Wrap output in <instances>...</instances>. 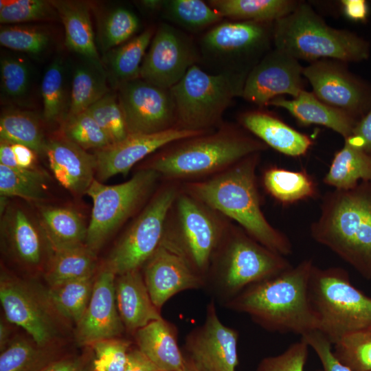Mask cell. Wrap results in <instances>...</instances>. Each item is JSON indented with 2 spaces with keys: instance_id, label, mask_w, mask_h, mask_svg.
<instances>
[{
  "instance_id": "obj_1",
  "label": "cell",
  "mask_w": 371,
  "mask_h": 371,
  "mask_svg": "<svg viewBox=\"0 0 371 371\" xmlns=\"http://www.w3.org/2000/svg\"><path fill=\"white\" fill-rule=\"evenodd\" d=\"M313 267L311 260H304L277 276L249 286L225 306L248 315L270 332L302 337L318 330L309 295Z\"/></svg>"
},
{
  "instance_id": "obj_2",
  "label": "cell",
  "mask_w": 371,
  "mask_h": 371,
  "mask_svg": "<svg viewBox=\"0 0 371 371\" xmlns=\"http://www.w3.org/2000/svg\"><path fill=\"white\" fill-rule=\"evenodd\" d=\"M313 238L371 280V181L348 190L327 192Z\"/></svg>"
},
{
  "instance_id": "obj_3",
  "label": "cell",
  "mask_w": 371,
  "mask_h": 371,
  "mask_svg": "<svg viewBox=\"0 0 371 371\" xmlns=\"http://www.w3.org/2000/svg\"><path fill=\"white\" fill-rule=\"evenodd\" d=\"M258 157L259 153L252 154L190 190L201 201L236 221L256 241L286 256L292 253L291 241L269 224L260 209L255 177Z\"/></svg>"
},
{
  "instance_id": "obj_4",
  "label": "cell",
  "mask_w": 371,
  "mask_h": 371,
  "mask_svg": "<svg viewBox=\"0 0 371 371\" xmlns=\"http://www.w3.org/2000/svg\"><path fill=\"white\" fill-rule=\"evenodd\" d=\"M273 45L309 63L322 59L359 62L370 54L366 40L350 31L330 27L304 1L274 22Z\"/></svg>"
},
{
  "instance_id": "obj_5",
  "label": "cell",
  "mask_w": 371,
  "mask_h": 371,
  "mask_svg": "<svg viewBox=\"0 0 371 371\" xmlns=\"http://www.w3.org/2000/svg\"><path fill=\"white\" fill-rule=\"evenodd\" d=\"M159 155L150 168L169 177L201 175L232 166L267 146L235 128H222L177 142Z\"/></svg>"
},
{
  "instance_id": "obj_6",
  "label": "cell",
  "mask_w": 371,
  "mask_h": 371,
  "mask_svg": "<svg viewBox=\"0 0 371 371\" xmlns=\"http://www.w3.org/2000/svg\"><path fill=\"white\" fill-rule=\"evenodd\" d=\"M247 73L225 71L210 74L196 64L170 89L176 127L210 131L221 120L234 99L241 97Z\"/></svg>"
},
{
  "instance_id": "obj_7",
  "label": "cell",
  "mask_w": 371,
  "mask_h": 371,
  "mask_svg": "<svg viewBox=\"0 0 371 371\" xmlns=\"http://www.w3.org/2000/svg\"><path fill=\"white\" fill-rule=\"evenodd\" d=\"M309 295L318 330L333 345L348 334L371 327V297L353 286L344 269L314 265Z\"/></svg>"
},
{
  "instance_id": "obj_8",
  "label": "cell",
  "mask_w": 371,
  "mask_h": 371,
  "mask_svg": "<svg viewBox=\"0 0 371 371\" xmlns=\"http://www.w3.org/2000/svg\"><path fill=\"white\" fill-rule=\"evenodd\" d=\"M291 267L285 256L271 251L249 236L237 233L226 243L219 267L206 278L205 287L208 286L226 303L249 286Z\"/></svg>"
},
{
  "instance_id": "obj_9",
  "label": "cell",
  "mask_w": 371,
  "mask_h": 371,
  "mask_svg": "<svg viewBox=\"0 0 371 371\" xmlns=\"http://www.w3.org/2000/svg\"><path fill=\"white\" fill-rule=\"evenodd\" d=\"M274 22L227 21L212 26L200 41L204 58L222 71L249 73L271 49Z\"/></svg>"
},
{
  "instance_id": "obj_10",
  "label": "cell",
  "mask_w": 371,
  "mask_h": 371,
  "mask_svg": "<svg viewBox=\"0 0 371 371\" xmlns=\"http://www.w3.org/2000/svg\"><path fill=\"white\" fill-rule=\"evenodd\" d=\"M159 175L149 168L116 185H104L96 179L93 181L86 192L93 201L85 243L90 249L97 253L145 199Z\"/></svg>"
},
{
  "instance_id": "obj_11",
  "label": "cell",
  "mask_w": 371,
  "mask_h": 371,
  "mask_svg": "<svg viewBox=\"0 0 371 371\" xmlns=\"http://www.w3.org/2000/svg\"><path fill=\"white\" fill-rule=\"evenodd\" d=\"M0 301L6 320L25 330L40 346H51L65 323L51 306L45 289L5 272L0 277Z\"/></svg>"
},
{
  "instance_id": "obj_12",
  "label": "cell",
  "mask_w": 371,
  "mask_h": 371,
  "mask_svg": "<svg viewBox=\"0 0 371 371\" xmlns=\"http://www.w3.org/2000/svg\"><path fill=\"white\" fill-rule=\"evenodd\" d=\"M175 197L173 188L161 191L120 238L105 262L116 276L139 269L157 249Z\"/></svg>"
},
{
  "instance_id": "obj_13",
  "label": "cell",
  "mask_w": 371,
  "mask_h": 371,
  "mask_svg": "<svg viewBox=\"0 0 371 371\" xmlns=\"http://www.w3.org/2000/svg\"><path fill=\"white\" fill-rule=\"evenodd\" d=\"M333 59L310 63L303 69L314 95L323 102L359 120L371 107V87Z\"/></svg>"
},
{
  "instance_id": "obj_14",
  "label": "cell",
  "mask_w": 371,
  "mask_h": 371,
  "mask_svg": "<svg viewBox=\"0 0 371 371\" xmlns=\"http://www.w3.org/2000/svg\"><path fill=\"white\" fill-rule=\"evenodd\" d=\"M198 54L190 38L177 27L161 23L144 58L139 78L170 89L196 64Z\"/></svg>"
},
{
  "instance_id": "obj_15",
  "label": "cell",
  "mask_w": 371,
  "mask_h": 371,
  "mask_svg": "<svg viewBox=\"0 0 371 371\" xmlns=\"http://www.w3.org/2000/svg\"><path fill=\"white\" fill-rule=\"evenodd\" d=\"M118 90L128 135L154 133L175 126L170 89L137 78L121 85Z\"/></svg>"
},
{
  "instance_id": "obj_16",
  "label": "cell",
  "mask_w": 371,
  "mask_h": 371,
  "mask_svg": "<svg viewBox=\"0 0 371 371\" xmlns=\"http://www.w3.org/2000/svg\"><path fill=\"white\" fill-rule=\"evenodd\" d=\"M238 337V330L221 322L212 300L203 323L186 337L185 357L199 371H236Z\"/></svg>"
},
{
  "instance_id": "obj_17",
  "label": "cell",
  "mask_w": 371,
  "mask_h": 371,
  "mask_svg": "<svg viewBox=\"0 0 371 371\" xmlns=\"http://www.w3.org/2000/svg\"><path fill=\"white\" fill-rule=\"evenodd\" d=\"M144 265L146 286L153 304L160 311L178 293L205 286L204 278L168 235L165 234L157 249Z\"/></svg>"
},
{
  "instance_id": "obj_18",
  "label": "cell",
  "mask_w": 371,
  "mask_h": 371,
  "mask_svg": "<svg viewBox=\"0 0 371 371\" xmlns=\"http://www.w3.org/2000/svg\"><path fill=\"white\" fill-rule=\"evenodd\" d=\"M304 67L285 52L271 49L248 73L241 97L260 107L277 97H297L304 90Z\"/></svg>"
},
{
  "instance_id": "obj_19",
  "label": "cell",
  "mask_w": 371,
  "mask_h": 371,
  "mask_svg": "<svg viewBox=\"0 0 371 371\" xmlns=\"http://www.w3.org/2000/svg\"><path fill=\"white\" fill-rule=\"evenodd\" d=\"M115 277L106 262L96 272L88 306L76 325L79 344L90 346L98 341L120 337L125 330L116 304Z\"/></svg>"
},
{
  "instance_id": "obj_20",
  "label": "cell",
  "mask_w": 371,
  "mask_h": 371,
  "mask_svg": "<svg viewBox=\"0 0 371 371\" xmlns=\"http://www.w3.org/2000/svg\"><path fill=\"white\" fill-rule=\"evenodd\" d=\"M210 131H190L172 127L149 134H129L122 141L97 150L95 155L98 181L126 174L139 161L153 152L183 139Z\"/></svg>"
},
{
  "instance_id": "obj_21",
  "label": "cell",
  "mask_w": 371,
  "mask_h": 371,
  "mask_svg": "<svg viewBox=\"0 0 371 371\" xmlns=\"http://www.w3.org/2000/svg\"><path fill=\"white\" fill-rule=\"evenodd\" d=\"M177 208L181 238H171L205 281L212 256L220 240L219 231L206 212L189 196H181Z\"/></svg>"
},
{
  "instance_id": "obj_22",
  "label": "cell",
  "mask_w": 371,
  "mask_h": 371,
  "mask_svg": "<svg viewBox=\"0 0 371 371\" xmlns=\"http://www.w3.org/2000/svg\"><path fill=\"white\" fill-rule=\"evenodd\" d=\"M1 231L13 257L25 267L44 269L52 253L41 227L20 207L6 208Z\"/></svg>"
},
{
  "instance_id": "obj_23",
  "label": "cell",
  "mask_w": 371,
  "mask_h": 371,
  "mask_svg": "<svg viewBox=\"0 0 371 371\" xmlns=\"http://www.w3.org/2000/svg\"><path fill=\"white\" fill-rule=\"evenodd\" d=\"M44 153L54 177L63 188L76 195L86 194L95 179V155L65 136L47 142Z\"/></svg>"
},
{
  "instance_id": "obj_24",
  "label": "cell",
  "mask_w": 371,
  "mask_h": 371,
  "mask_svg": "<svg viewBox=\"0 0 371 371\" xmlns=\"http://www.w3.org/2000/svg\"><path fill=\"white\" fill-rule=\"evenodd\" d=\"M115 300L125 330L135 334L150 322L161 319V311L153 304L143 275L136 269L116 276Z\"/></svg>"
},
{
  "instance_id": "obj_25",
  "label": "cell",
  "mask_w": 371,
  "mask_h": 371,
  "mask_svg": "<svg viewBox=\"0 0 371 371\" xmlns=\"http://www.w3.org/2000/svg\"><path fill=\"white\" fill-rule=\"evenodd\" d=\"M240 124L258 139L284 155L299 157L307 153L312 140L273 115L260 110L242 113Z\"/></svg>"
},
{
  "instance_id": "obj_26",
  "label": "cell",
  "mask_w": 371,
  "mask_h": 371,
  "mask_svg": "<svg viewBox=\"0 0 371 371\" xmlns=\"http://www.w3.org/2000/svg\"><path fill=\"white\" fill-rule=\"evenodd\" d=\"M177 334L175 325L161 317L137 330L134 336L137 348L159 371H183L186 357Z\"/></svg>"
},
{
  "instance_id": "obj_27",
  "label": "cell",
  "mask_w": 371,
  "mask_h": 371,
  "mask_svg": "<svg viewBox=\"0 0 371 371\" xmlns=\"http://www.w3.org/2000/svg\"><path fill=\"white\" fill-rule=\"evenodd\" d=\"M269 105L286 110L303 125L326 126L341 135L344 139L352 134L359 121L323 102L313 92L305 89L297 97L290 100L282 96L273 98Z\"/></svg>"
},
{
  "instance_id": "obj_28",
  "label": "cell",
  "mask_w": 371,
  "mask_h": 371,
  "mask_svg": "<svg viewBox=\"0 0 371 371\" xmlns=\"http://www.w3.org/2000/svg\"><path fill=\"white\" fill-rule=\"evenodd\" d=\"M65 32V45L85 60L102 67L95 43L89 9L77 1H52Z\"/></svg>"
},
{
  "instance_id": "obj_29",
  "label": "cell",
  "mask_w": 371,
  "mask_h": 371,
  "mask_svg": "<svg viewBox=\"0 0 371 371\" xmlns=\"http://www.w3.org/2000/svg\"><path fill=\"white\" fill-rule=\"evenodd\" d=\"M39 224L53 251L86 243L87 226L75 210L64 207L42 206Z\"/></svg>"
},
{
  "instance_id": "obj_30",
  "label": "cell",
  "mask_w": 371,
  "mask_h": 371,
  "mask_svg": "<svg viewBox=\"0 0 371 371\" xmlns=\"http://www.w3.org/2000/svg\"><path fill=\"white\" fill-rule=\"evenodd\" d=\"M96 253L86 245L53 251L43 269L48 286L93 276Z\"/></svg>"
},
{
  "instance_id": "obj_31",
  "label": "cell",
  "mask_w": 371,
  "mask_h": 371,
  "mask_svg": "<svg viewBox=\"0 0 371 371\" xmlns=\"http://www.w3.org/2000/svg\"><path fill=\"white\" fill-rule=\"evenodd\" d=\"M208 4L223 18L238 21L275 22L297 6L295 0H210Z\"/></svg>"
},
{
  "instance_id": "obj_32",
  "label": "cell",
  "mask_w": 371,
  "mask_h": 371,
  "mask_svg": "<svg viewBox=\"0 0 371 371\" xmlns=\"http://www.w3.org/2000/svg\"><path fill=\"white\" fill-rule=\"evenodd\" d=\"M371 181V156L348 143L333 157L324 182L336 190H348Z\"/></svg>"
},
{
  "instance_id": "obj_33",
  "label": "cell",
  "mask_w": 371,
  "mask_h": 371,
  "mask_svg": "<svg viewBox=\"0 0 371 371\" xmlns=\"http://www.w3.org/2000/svg\"><path fill=\"white\" fill-rule=\"evenodd\" d=\"M95 274L45 289L51 306L65 322L76 325L82 318L91 298Z\"/></svg>"
},
{
  "instance_id": "obj_34",
  "label": "cell",
  "mask_w": 371,
  "mask_h": 371,
  "mask_svg": "<svg viewBox=\"0 0 371 371\" xmlns=\"http://www.w3.org/2000/svg\"><path fill=\"white\" fill-rule=\"evenodd\" d=\"M106 78L102 67L86 60L77 65L73 73L67 117L85 111L108 93Z\"/></svg>"
},
{
  "instance_id": "obj_35",
  "label": "cell",
  "mask_w": 371,
  "mask_h": 371,
  "mask_svg": "<svg viewBox=\"0 0 371 371\" xmlns=\"http://www.w3.org/2000/svg\"><path fill=\"white\" fill-rule=\"evenodd\" d=\"M263 183L267 192L284 204L311 198L317 192L313 179L304 171L273 167L265 172Z\"/></svg>"
},
{
  "instance_id": "obj_36",
  "label": "cell",
  "mask_w": 371,
  "mask_h": 371,
  "mask_svg": "<svg viewBox=\"0 0 371 371\" xmlns=\"http://www.w3.org/2000/svg\"><path fill=\"white\" fill-rule=\"evenodd\" d=\"M160 11L173 25L191 32L212 27L223 19L208 3L201 0L162 1Z\"/></svg>"
},
{
  "instance_id": "obj_37",
  "label": "cell",
  "mask_w": 371,
  "mask_h": 371,
  "mask_svg": "<svg viewBox=\"0 0 371 371\" xmlns=\"http://www.w3.org/2000/svg\"><path fill=\"white\" fill-rule=\"evenodd\" d=\"M155 32L153 28H148L111 52L108 64L111 77L117 87L139 78L146 50Z\"/></svg>"
},
{
  "instance_id": "obj_38",
  "label": "cell",
  "mask_w": 371,
  "mask_h": 371,
  "mask_svg": "<svg viewBox=\"0 0 371 371\" xmlns=\"http://www.w3.org/2000/svg\"><path fill=\"white\" fill-rule=\"evenodd\" d=\"M0 138L26 146L38 154L44 153L47 142L37 118L29 112L16 110L1 115Z\"/></svg>"
},
{
  "instance_id": "obj_39",
  "label": "cell",
  "mask_w": 371,
  "mask_h": 371,
  "mask_svg": "<svg viewBox=\"0 0 371 371\" xmlns=\"http://www.w3.org/2000/svg\"><path fill=\"white\" fill-rule=\"evenodd\" d=\"M55 360L49 346L19 338L1 352L0 371H42Z\"/></svg>"
},
{
  "instance_id": "obj_40",
  "label": "cell",
  "mask_w": 371,
  "mask_h": 371,
  "mask_svg": "<svg viewBox=\"0 0 371 371\" xmlns=\"http://www.w3.org/2000/svg\"><path fill=\"white\" fill-rule=\"evenodd\" d=\"M43 117L53 122L66 118L69 111L65 67L61 58L54 59L46 69L41 86Z\"/></svg>"
},
{
  "instance_id": "obj_41",
  "label": "cell",
  "mask_w": 371,
  "mask_h": 371,
  "mask_svg": "<svg viewBox=\"0 0 371 371\" xmlns=\"http://www.w3.org/2000/svg\"><path fill=\"white\" fill-rule=\"evenodd\" d=\"M333 346L337 359L352 371H371V327L348 334Z\"/></svg>"
},
{
  "instance_id": "obj_42",
  "label": "cell",
  "mask_w": 371,
  "mask_h": 371,
  "mask_svg": "<svg viewBox=\"0 0 371 371\" xmlns=\"http://www.w3.org/2000/svg\"><path fill=\"white\" fill-rule=\"evenodd\" d=\"M63 130L66 138L85 150H97L111 144L108 135L87 111L67 116Z\"/></svg>"
},
{
  "instance_id": "obj_43",
  "label": "cell",
  "mask_w": 371,
  "mask_h": 371,
  "mask_svg": "<svg viewBox=\"0 0 371 371\" xmlns=\"http://www.w3.org/2000/svg\"><path fill=\"white\" fill-rule=\"evenodd\" d=\"M85 111L104 130L109 137L111 144L122 141L128 135L117 95L106 93Z\"/></svg>"
},
{
  "instance_id": "obj_44",
  "label": "cell",
  "mask_w": 371,
  "mask_h": 371,
  "mask_svg": "<svg viewBox=\"0 0 371 371\" xmlns=\"http://www.w3.org/2000/svg\"><path fill=\"white\" fill-rule=\"evenodd\" d=\"M50 41L49 32L36 26L4 25L0 30L1 45L32 55H39L45 52Z\"/></svg>"
},
{
  "instance_id": "obj_45",
  "label": "cell",
  "mask_w": 371,
  "mask_h": 371,
  "mask_svg": "<svg viewBox=\"0 0 371 371\" xmlns=\"http://www.w3.org/2000/svg\"><path fill=\"white\" fill-rule=\"evenodd\" d=\"M59 18L52 1L1 0L0 22L1 24L53 20Z\"/></svg>"
},
{
  "instance_id": "obj_46",
  "label": "cell",
  "mask_w": 371,
  "mask_h": 371,
  "mask_svg": "<svg viewBox=\"0 0 371 371\" xmlns=\"http://www.w3.org/2000/svg\"><path fill=\"white\" fill-rule=\"evenodd\" d=\"M1 91L3 96L12 100L23 98L30 87V70L23 60L3 56L0 61Z\"/></svg>"
},
{
  "instance_id": "obj_47",
  "label": "cell",
  "mask_w": 371,
  "mask_h": 371,
  "mask_svg": "<svg viewBox=\"0 0 371 371\" xmlns=\"http://www.w3.org/2000/svg\"><path fill=\"white\" fill-rule=\"evenodd\" d=\"M94 352L92 371H124L131 342L120 337L95 341L90 345Z\"/></svg>"
},
{
  "instance_id": "obj_48",
  "label": "cell",
  "mask_w": 371,
  "mask_h": 371,
  "mask_svg": "<svg viewBox=\"0 0 371 371\" xmlns=\"http://www.w3.org/2000/svg\"><path fill=\"white\" fill-rule=\"evenodd\" d=\"M137 16L126 8H117L107 16L103 27V43L109 49L128 40L138 30Z\"/></svg>"
},
{
  "instance_id": "obj_49",
  "label": "cell",
  "mask_w": 371,
  "mask_h": 371,
  "mask_svg": "<svg viewBox=\"0 0 371 371\" xmlns=\"http://www.w3.org/2000/svg\"><path fill=\"white\" fill-rule=\"evenodd\" d=\"M44 183L20 175L0 164V194L17 196L29 201H41L45 197Z\"/></svg>"
},
{
  "instance_id": "obj_50",
  "label": "cell",
  "mask_w": 371,
  "mask_h": 371,
  "mask_svg": "<svg viewBox=\"0 0 371 371\" xmlns=\"http://www.w3.org/2000/svg\"><path fill=\"white\" fill-rule=\"evenodd\" d=\"M309 346L301 337L279 355L263 358L256 371H304L308 359Z\"/></svg>"
},
{
  "instance_id": "obj_51",
  "label": "cell",
  "mask_w": 371,
  "mask_h": 371,
  "mask_svg": "<svg viewBox=\"0 0 371 371\" xmlns=\"http://www.w3.org/2000/svg\"><path fill=\"white\" fill-rule=\"evenodd\" d=\"M313 349L322 364L315 371H352L335 356L331 342L319 330H314L302 337Z\"/></svg>"
},
{
  "instance_id": "obj_52",
  "label": "cell",
  "mask_w": 371,
  "mask_h": 371,
  "mask_svg": "<svg viewBox=\"0 0 371 371\" xmlns=\"http://www.w3.org/2000/svg\"><path fill=\"white\" fill-rule=\"evenodd\" d=\"M0 164L8 167L20 175L44 184L46 183V176L40 170L27 169L18 166L11 143L4 140L0 141Z\"/></svg>"
},
{
  "instance_id": "obj_53",
  "label": "cell",
  "mask_w": 371,
  "mask_h": 371,
  "mask_svg": "<svg viewBox=\"0 0 371 371\" xmlns=\"http://www.w3.org/2000/svg\"><path fill=\"white\" fill-rule=\"evenodd\" d=\"M345 142L371 156V107L360 119Z\"/></svg>"
},
{
  "instance_id": "obj_54",
  "label": "cell",
  "mask_w": 371,
  "mask_h": 371,
  "mask_svg": "<svg viewBox=\"0 0 371 371\" xmlns=\"http://www.w3.org/2000/svg\"><path fill=\"white\" fill-rule=\"evenodd\" d=\"M124 371H159L137 348L131 349Z\"/></svg>"
},
{
  "instance_id": "obj_55",
  "label": "cell",
  "mask_w": 371,
  "mask_h": 371,
  "mask_svg": "<svg viewBox=\"0 0 371 371\" xmlns=\"http://www.w3.org/2000/svg\"><path fill=\"white\" fill-rule=\"evenodd\" d=\"M342 10L345 15L350 19L363 21L367 19L368 8L363 0L341 1Z\"/></svg>"
},
{
  "instance_id": "obj_56",
  "label": "cell",
  "mask_w": 371,
  "mask_h": 371,
  "mask_svg": "<svg viewBox=\"0 0 371 371\" xmlns=\"http://www.w3.org/2000/svg\"><path fill=\"white\" fill-rule=\"evenodd\" d=\"M15 159L19 167L27 169H35L36 153L30 148L20 144L11 143Z\"/></svg>"
},
{
  "instance_id": "obj_57",
  "label": "cell",
  "mask_w": 371,
  "mask_h": 371,
  "mask_svg": "<svg viewBox=\"0 0 371 371\" xmlns=\"http://www.w3.org/2000/svg\"><path fill=\"white\" fill-rule=\"evenodd\" d=\"M42 371H86L82 359H62L52 361Z\"/></svg>"
},
{
  "instance_id": "obj_58",
  "label": "cell",
  "mask_w": 371,
  "mask_h": 371,
  "mask_svg": "<svg viewBox=\"0 0 371 371\" xmlns=\"http://www.w3.org/2000/svg\"><path fill=\"white\" fill-rule=\"evenodd\" d=\"M11 330L7 323L1 319L0 323V350L1 352L7 348L12 341H10Z\"/></svg>"
},
{
  "instance_id": "obj_59",
  "label": "cell",
  "mask_w": 371,
  "mask_h": 371,
  "mask_svg": "<svg viewBox=\"0 0 371 371\" xmlns=\"http://www.w3.org/2000/svg\"><path fill=\"white\" fill-rule=\"evenodd\" d=\"M140 3L143 8L150 11H157L161 10L162 0H144L141 1Z\"/></svg>"
},
{
  "instance_id": "obj_60",
  "label": "cell",
  "mask_w": 371,
  "mask_h": 371,
  "mask_svg": "<svg viewBox=\"0 0 371 371\" xmlns=\"http://www.w3.org/2000/svg\"><path fill=\"white\" fill-rule=\"evenodd\" d=\"M183 371H199L191 361L186 357V365Z\"/></svg>"
},
{
  "instance_id": "obj_61",
  "label": "cell",
  "mask_w": 371,
  "mask_h": 371,
  "mask_svg": "<svg viewBox=\"0 0 371 371\" xmlns=\"http://www.w3.org/2000/svg\"><path fill=\"white\" fill-rule=\"evenodd\" d=\"M86 371H88V370H86ZM89 371H92V369H91V370H89Z\"/></svg>"
}]
</instances>
